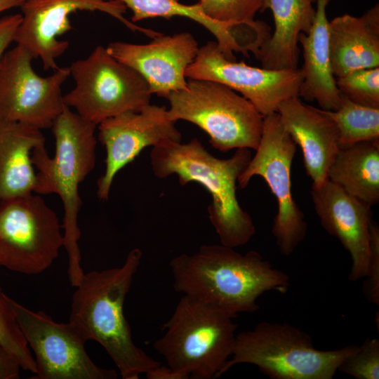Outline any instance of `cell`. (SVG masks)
<instances>
[{
    "mask_svg": "<svg viewBox=\"0 0 379 379\" xmlns=\"http://www.w3.org/2000/svg\"><path fill=\"white\" fill-rule=\"evenodd\" d=\"M328 42L335 78L379 67V4L360 16L344 14L329 21Z\"/></svg>",
    "mask_w": 379,
    "mask_h": 379,
    "instance_id": "cell-20",
    "label": "cell"
},
{
    "mask_svg": "<svg viewBox=\"0 0 379 379\" xmlns=\"http://www.w3.org/2000/svg\"><path fill=\"white\" fill-rule=\"evenodd\" d=\"M185 77L228 86L248 100L263 116L277 112L281 102L298 96L303 80L301 69L272 70L230 60L216 41L199 48Z\"/></svg>",
    "mask_w": 379,
    "mask_h": 379,
    "instance_id": "cell-13",
    "label": "cell"
},
{
    "mask_svg": "<svg viewBox=\"0 0 379 379\" xmlns=\"http://www.w3.org/2000/svg\"><path fill=\"white\" fill-rule=\"evenodd\" d=\"M331 0H317L316 14L309 32L301 33L298 43L302 48L303 74L298 97L317 101L320 109L336 110L341 95L335 85L329 61L328 22L326 8Z\"/></svg>",
    "mask_w": 379,
    "mask_h": 379,
    "instance_id": "cell-22",
    "label": "cell"
},
{
    "mask_svg": "<svg viewBox=\"0 0 379 379\" xmlns=\"http://www.w3.org/2000/svg\"><path fill=\"white\" fill-rule=\"evenodd\" d=\"M324 111L338 128L340 146L379 140V108L357 104L341 95L338 109Z\"/></svg>",
    "mask_w": 379,
    "mask_h": 379,
    "instance_id": "cell-25",
    "label": "cell"
},
{
    "mask_svg": "<svg viewBox=\"0 0 379 379\" xmlns=\"http://www.w3.org/2000/svg\"><path fill=\"white\" fill-rule=\"evenodd\" d=\"M177 293L197 299L237 317L259 310L257 300L275 291L286 293L288 275L274 268L256 251L244 254L222 244L202 245L169 262Z\"/></svg>",
    "mask_w": 379,
    "mask_h": 379,
    "instance_id": "cell-1",
    "label": "cell"
},
{
    "mask_svg": "<svg viewBox=\"0 0 379 379\" xmlns=\"http://www.w3.org/2000/svg\"><path fill=\"white\" fill-rule=\"evenodd\" d=\"M11 304L35 357L34 379H116L118 373L97 366L86 341L69 322L58 323L42 310L34 312L10 298Z\"/></svg>",
    "mask_w": 379,
    "mask_h": 379,
    "instance_id": "cell-12",
    "label": "cell"
},
{
    "mask_svg": "<svg viewBox=\"0 0 379 379\" xmlns=\"http://www.w3.org/2000/svg\"><path fill=\"white\" fill-rule=\"evenodd\" d=\"M169 118L194 124L209 136L211 146L221 152L247 148L255 150L261 138L263 119L244 96L218 82L187 81V88L164 97Z\"/></svg>",
    "mask_w": 379,
    "mask_h": 379,
    "instance_id": "cell-7",
    "label": "cell"
},
{
    "mask_svg": "<svg viewBox=\"0 0 379 379\" xmlns=\"http://www.w3.org/2000/svg\"><path fill=\"white\" fill-rule=\"evenodd\" d=\"M44 144L41 130L0 120V202L34 193L37 177L32 152Z\"/></svg>",
    "mask_w": 379,
    "mask_h": 379,
    "instance_id": "cell-23",
    "label": "cell"
},
{
    "mask_svg": "<svg viewBox=\"0 0 379 379\" xmlns=\"http://www.w3.org/2000/svg\"><path fill=\"white\" fill-rule=\"evenodd\" d=\"M297 145L275 112L264 116L261 138L237 183L246 187L255 175L262 177L277 201L272 227L279 253L288 256L305 239L307 223L292 194L291 166Z\"/></svg>",
    "mask_w": 379,
    "mask_h": 379,
    "instance_id": "cell-9",
    "label": "cell"
},
{
    "mask_svg": "<svg viewBox=\"0 0 379 379\" xmlns=\"http://www.w3.org/2000/svg\"><path fill=\"white\" fill-rule=\"evenodd\" d=\"M129 8L132 22L157 17L170 19L174 16L187 18L207 29L216 39L220 50L227 59L235 60L234 53H256L266 38L262 21L249 23H228L208 17L199 3L185 5L179 0H118Z\"/></svg>",
    "mask_w": 379,
    "mask_h": 379,
    "instance_id": "cell-19",
    "label": "cell"
},
{
    "mask_svg": "<svg viewBox=\"0 0 379 379\" xmlns=\"http://www.w3.org/2000/svg\"><path fill=\"white\" fill-rule=\"evenodd\" d=\"M21 20L22 15L19 13L0 18V60L9 45L13 41Z\"/></svg>",
    "mask_w": 379,
    "mask_h": 379,
    "instance_id": "cell-31",
    "label": "cell"
},
{
    "mask_svg": "<svg viewBox=\"0 0 379 379\" xmlns=\"http://www.w3.org/2000/svg\"><path fill=\"white\" fill-rule=\"evenodd\" d=\"M317 0H264L260 12L270 10L274 30L255 55L261 67L272 70L298 68V37L314 21Z\"/></svg>",
    "mask_w": 379,
    "mask_h": 379,
    "instance_id": "cell-21",
    "label": "cell"
},
{
    "mask_svg": "<svg viewBox=\"0 0 379 379\" xmlns=\"http://www.w3.org/2000/svg\"><path fill=\"white\" fill-rule=\"evenodd\" d=\"M33 55L20 45L6 51L0 60V120L51 128L63 110L62 86L70 76L67 67L48 77L36 74Z\"/></svg>",
    "mask_w": 379,
    "mask_h": 379,
    "instance_id": "cell-11",
    "label": "cell"
},
{
    "mask_svg": "<svg viewBox=\"0 0 379 379\" xmlns=\"http://www.w3.org/2000/svg\"><path fill=\"white\" fill-rule=\"evenodd\" d=\"M371 257L366 279L362 284V292L371 303L379 305V227L376 222L370 225Z\"/></svg>",
    "mask_w": 379,
    "mask_h": 379,
    "instance_id": "cell-30",
    "label": "cell"
},
{
    "mask_svg": "<svg viewBox=\"0 0 379 379\" xmlns=\"http://www.w3.org/2000/svg\"><path fill=\"white\" fill-rule=\"evenodd\" d=\"M264 0H199L210 18L228 23H249L260 12Z\"/></svg>",
    "mask_w": 379,
    "mask_h": 379,
    "instance_id": "cell-28",
    "label": "cell"
},
{
    "mask_svg": "<svg viewBox=\"0 0 379 379\" xmlns=\"http://www.w3.org/2000/svg\"><path fill=\"white\" fill-rule=\"evenodd\" d=\"M96 127L65 105L51 127L55 146L53 157L48 155L45 144L36 147L32 155L37 177L34 193L57 194L62 202L63 247L68 255L67 274L72 287L84 274L78 244V214L82 204L79 186L95 167Z\"/></svg>",
    "mask_w": 379,
    "mask_h": 379,
    "instance_id": "cell-4",
    "label": "cell"
},
{
    "mask_svg": "<svg viewBox=\"0 0 379 379\" xmlns=\"http://www.w3.org/2000/svg\"><path fill=\"white\" fill-rule=\"evenodd\" d=\"M25 0H0V13L15 7H20Z\"/></svg>",
    "mask_w": 379,
    "mask_h": 379,
    "instance_id": "cell-34",
    "label": "cell"
},
{
    "mask_svg": "<svg viewBox=\"0 0 379 379\" xmlns=\"http://www.w3.org/2000/svg\"><path fill=\"white\" fill-rule=\"evenodd\" d=\"M21 369L13 355L0 345V379L19 378Z\"/></svg>",
    "mask_w": 379,
    "mask_h": 379,
    "instance_id": "cell-32",
    "label": "cell"
},
{
    "mask_svg": "<svg viewBox=\"0 0 379 379\" xmlns=\"http://www.w3.org/2000/svg\"><path fill=\"white\" fill-rule=\"evenodd\" d=\"M235 316L182 295L153 347L166 365L192 379L222 375L237 335Z\"/></svg>",
    "mask_w": 379,
    "mask_h": 379,
    "instance_id": "cell-5",
    "label": "cell"
},
{
    "mask_svg": "<svg viewBox=\"0 0 379 379\" xmlns=\"http://www.w3.org/2000/svg\"><path fill=\"white\" fill-rule=\"evenodd\" d=\"M115 59L138 72L152 94L164 97L187 88L185 72L194 60L198 43L189 32L160 34L145 44L113 41L106 47Z\"/></svg>",
    "mask_w": 379,
    "mask_h": 379,
    "instance_id": "cell-16",
    "label": "cell"
},
{
    "mask_svg": "<svg viewBox=\"0 0 379 379\" xmlns=\"http://www.w3.org/2000/svg\"><path fill=\"white\" fill-rule=\"evenodd\" d=\"M175 123L166 107L149 103L139 111L120 114L97 126L98 140L106 150L105 171L97 182L100 200L108 199L116 175L145 148L164 140L181 141Z\"/></svg>",
    "mask_w": 379,
    "mask_h": 379,
    "instance_id": "cell-15",
    "label": "cell"
},
{
    "mask_svg": "<svg viewBox=\"0 0 379 379\" xmlns=\"http://www.w3.org/2000/svg\"><path fill=\"white\" fill-rule=\"evenodd\" d=\"M69 69L75 86L63 95L64 103L97 126L150 103L152 94L145 79L102 46L73 62Z\"/></svg>",
    "mask_w": 379,
    "mask_h": 379,
    "instance_id": "cell-8",
    "label": "cell"
},
{
    "mask_svg": "<svg viewBox=\"0 0 379 379\" xmlns=\"http://www.w3.org/2000/svg\"><path fill=\"white\" fill-rule=\"evenodd\" d=\"M314 211L324 229L350 253V281L366 276L370 257L371 206L326 180L310 191Z\"/></svg>",
    "mask_w": 379,
    "mask_h": 379,
    "instance_id": "cell-17",
    "label": "cell"
},
{
    "mask_svg": "<svg viewBox=\"0 0 379 379\" xmlns=\"http://www.w3.org/2000/svg\"><path fill=\"white\" fill-rule=\"evenodd\" d=\"M142 253L134 248L121 267L84 274L72 297L69 322L86 342L105 350L123 379H138L160 365L138 347L124 313V305Z\"/></svg>",
    "mask_w": 379,
    "mask_h": 379,
    "instance_id": "cell-2",
    "label": "cell"
},
{
    "mask_svg": "<svg viewBox=\"0 0 379 379\" xmlns=\"http://www.w3.org/2000/svg\"><path fill=\"white\" fill-rule=\"evenodd\" d=\"M328 180L371 206L379 201V140L341 146Z\"/></svg>",
    "mask_w": 379,
    "mask_h": 379,
    "instance_id": "cell-24",
    "label": "cell"
},
{
    "mask_svg": "<svg viewBox=\"0 0 379 379\" xmlns=\"http://www.w3.org/2000/svg\"><path fill=\"white\" fill-rule=\"evenodd\" d=\"M22 20L13 41L39 58L45 70L59 67L56 60L68 48L69 41L58 36L72 29L69 15L77 11H98L107 13L133 32L152 36L154 31L135 25L124 14L126 6L118 0H25L20 7Z\"/></svg>",
    "mask_w": 379,
    "mask_h": 379,
    "instance_id": "cell-14",
    "label": "cell"
},
{
    "mask_svg": "<svg viewBox=\"0 0 379 379\" xmlns=\"http://www.w3.org/2000/svg\"><path fill=\"white\" fill-rule=\"evenodd\" d=\"M62 229L40 194L0 202V265L27 275L44 272L64 245Z\"/></svg>",
    "mask_w": 379,
    "mask_h": 379,
    "instance_id": "cell-10",
    "label": "cell"
},
{
    "mask_svg": "<svg viewBox=\"0 0 379 379\" xmlns=\"http://www.w3.org/2000/svg\"><path fill=\"white\" fill-rule=\"evenodd\" d=\"M338 371L356 379H378V338H367L354 352L340 364Z\"/></svg>",
    "mask_w": 379,
    "mask_h": 379,
    "instance_id": "cell-29",
    "label": "cell"
},
{
    "mask_svg": "<svg viewBox=\"0 0 379 379\" xmlns=\"http://www.w3.org/2000/svg\"><path fill=\"white\" fill-rule=\"evenodd\" d=\"M148 379H189L188 377L169 366L159 365L145 373Z\"/></svg>",
    "mask_w": 379,
    "mask_h": 379,
    "instance_id": "cell-33",
    "label": "cell"
},
{
    "mask_svg": "<svg viewBox=\"0 0 379 379\" xmlns=\"http://www.w3.org/2000/svg\"><path fill=\"white\" fill-rule=\"evenodd\" d=\"M277 112L288 133L302 153L312 187L328 180L329 167L340 148L338 128L324 109L303 103L294 96L281 102Z\"/></svg>",
    "mask_w": 379,
    "mask_h": 379,
    "instance_id": "cell-18",
    "label": "cell"
},
{
    "mask_svg": "<svg viewBox=\"0 0 379 379\" xmlns=\"http://www.w3.org/2000/svg\"><path fill=\"white\" fill-rule=\"evenodd\" d=\"M340 93L366 107L379 108V67L351 72L335 78Z\"/></svg>",
    "mask_w": 379,
    "mask_h": 379,
    "instance_id": "cell-27",
    "label": "cell"
},
{
    "mask_svg": "<svg viewBox=\"0 0 379 379\" xmlns=\"http://www.w3.org/2000/svg\"><path fill=\"white\" fill-rule=\"evenodd\" d=\"M358 347L350 345L320 350L310 335L296 326L262 321L237 333L222 375L235 365L249 364L272 379H332L340 364Z\"/></svg>",
    "mask_w": 379,
    "mask_h": 379,
    "instance_id": "cell-6",
    "label": "cell"
},
{
    "mask_svg": "<svg viewBox=\"0 0 379 379\" xmlns=\"http://www.w3.org/2000/svg\"><path fill=\"white\" fill-rule=\"evenodd\" d=\"M0 345L18 361L24 371L36 373V366L18 322L10 298L0 286Z\"/></svg>",
    "mask_w": 379,
    "mask_h": 379,
    "instance_id": "cell-26",
    "label": "cell"
},
{
    "mask_svg": "<svg viewBox=\"0 0 379 379\" xmlns=\"http://www.w3.org/2000/svg\"><path fill=\"white\" fill-rule=\"evenodd\" d=\"M251 149H237L229 159L211 154L197 138L182 143L164 140L152 147L150 164L154 175L178 177L181 185L195 182L210 193L209 220L220 244L237 248L246 244L255 233L251 215L239 204L237 182L251 159Z\"/></svg>",
    "mask_w": 379,
    "mask_h": 379,
    "instance_id": "cell-3",
    "label": "cell"
}]
</instances>
